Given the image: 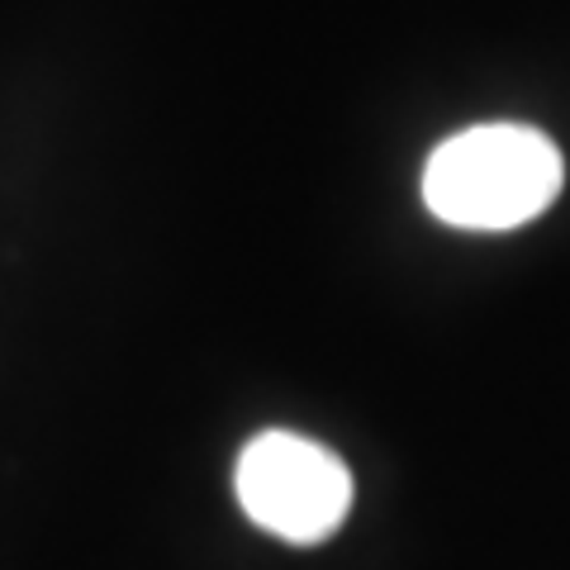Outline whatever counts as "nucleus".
I'll use <instances>...</instances> for the list:
<instances>
[{"label":"nucleus","mask_w":570,"mask_h":570,"mask_svg":"<svg viewBox=\"0 0 570 570\" xmlns=\"http://www.w3.org/2000/svg\"><path fill=\"white\" fill-rule=\"evenodd\" d=\"M561 148L528 124H475L442 138L423 167V205L452 228H519L561 195Z\"/></svg>","instance_id":"obj_1"},{"label":"nucleus","mask_w":570,"mask_h":570,"mask_svg":"<svg viewBox=\"0 0 570 570\" xmlns=\"http://www.w3.org/2000/svg\"><path fill=\"white\" fill-rule=\"evenodd\" d=\"M234 490L247 519L291 547L328 542L352 509V471L343 466V456L285 428L247 442Z\"/></svg>","instance_id":"obj_2"}]
</instances>
